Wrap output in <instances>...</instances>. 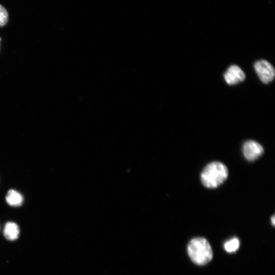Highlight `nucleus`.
<instances>
[{"label": "nucleus", "mask_w": 275, "mask_h": 275, "mask_svg": "<svg viewBox=\"0 0 275 275\" xmlns=\"http://www.w3.org/2000/svg\"><path fill=\"white\" fill-rule=\"evenodd\" d=\"M188 254L195 263L203 265L213 258L212 248L209 242L204 238L197 237L192 239L188 246Z\"/></svg>", "instance_id": "nucleus-2"}, {"label": "nucleus", "mask_w": 275, "mask_h": 275, "mask_svg": "<svg viewBox=\"0 0 275 275\" xmlns=\"http://www.w3.org/2000/svg\"><path fill=\"white\" fill-rule=\"evenodd\" d=\"M9 20V14L7 10L0 5V27L7 25Z\"/></svg>", "instance_id": "nucleus-9"}, {"label": "nucleus", "mask_w": 275, "mask_h": 275, "mask_svg": "<svg viewBox=\"0 0 275 275\" xmlns=\"http://www.w3.org/2000/svg\"><path fill=\"white\" fill-rule=\"evenodd\" d=\"M227 167L221 162H215L209 164L201 174L203 185L208 188H216L221 185L227 178Z\"/></svg>", "instance_id": "nucleus-1"}, {"label": "nucleus", "mask_w": 275, "mask_h": 275, "mask_svg": "<svg viewBox=\"0 0 275 275\" xmlns=\"http://www.w3.org/2000/svg\"><path fill=\"white\" fill-rule=\"evenodd\" d=\"M243 150L245 158L249 161L256 160L263 153L262 146L252 141L247 142L244 145Z\"/></svg>", "instance_id": "nucleus-4"}, {"label": "nucleus", "mask_w": 275, "mask_h": 275, "mask_svg": "<svg viewBox=\"0 0 275 275\" xmlns=\"http://www.w3.org/2000/svg\"><path fill=\"white\" fill-rule=\"evenodd\" d=\"M271 223H272L273 226H274V224H275V217H274V216H273L271 218Z\"/></svg>", "instance_id": "nucleus-10"}, {"label": "nucleus", "mask_w": 275, "mask_h": 275, "mask_svg": "<svg viewBox=\"0 0 275 275\" xmlns=\"http://www.w3.org/2000/svg\"><path fill=\"white\" fill-rule=\"evenodd\" d=\"M8 203L12 207L21 206L24 202L23 196L15 190H10L6 197Z\"/></svg>", "instance_id": "nucleus-6"}, {"label": "nucleus", "mask_w": 275, "mask_h": 275, "mask_svg": "<svg viewBox=\"0 0 275 275\" xmlns=\"http://www.w3.org/2000/svg\"><path fill=\"white\" fill-rule=\"evenodd\" d=\"M224 79L229 85H234L243 81L245 74L238 66L233 65L229 67L224 75Z\"/></svg>", "instance_id": "nucleus-5"}, {"label": "nucleus", "mask_w": 275, "mask_h": 275, "mask_svg": "<svg viewBox=\"0 0 275 275\" xmlns=\"http://www.w3.org/2000/svg\"><path fill=\"white\" fill-rule=\"evenodd\" d=\"M239 247V241L236 238H234L228 242L224 245L226 251L229 253H232L236 251Z\"/></svg>", "instance_id": "nucleus-8"}, {"label": "nucleus", "mask_w": 275, "mask_h": 275, "mask_svg": "<svg viewBox=\"0 0 275 275\" xmlns=\"http://www.w3.org/2000/svg\"><path fill=\"white\" fill-rule=\"evenodd\" d=\"M1 40H2V39H1V38H0V41H1Z\"/></svg>", "instance_id": "nucleus-11"}, {"label": "nucleus", "mask_w": 275, "mask_h": 275, "mask_svg": "<svg viewBox=\"0 0 275 275\" xmlns=\"http://www.w3.org/2000/svg\"><path fill=\"white\" fill-rule=\"evenodd\" d=\"M20 233V229L17 224L13 222L8 223L5 227L4 234L6 237L11 240L17 239Z\"/></svg>", "instance_id": "nucleus-7"}, {"label": "nucleus", "mask_w": 275, "mask_h": 275, "mask_svg": "<svg viewBox=\"0 0 275 275\" xmlns=\"http://www.w3.org/2000/svg\"><path fill=\"white\" fill-rule=\"evenodd\" d=\"M254 68L260 80L265 84L271 82L275 75V71L272 65L268 61L261 60L256 62Z\"/></svg>", "instance_id": "nucleus-3"}]
</instances>
